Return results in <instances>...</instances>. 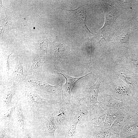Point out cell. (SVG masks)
<instances>
[{"label":"cell","mask_w":138,"mask_h":138,"mask_svg":"<svg viewBox=\"0 0 138 138\" xmlns=\"http://www.w3.org/2000/svg\"><path fill=\"white\" fill-rule=\"evenodd\" d=\"M16 94L17 99L29 106L34 119L43 107L55 103L54 101L42 98L24 83L17 85Z\"/></svg>","instance_id":"6da1fadb"},{"label":"cell","mask_w":138,"mask_h":138,"mask_svg":"<svg viewBox=\"0 0 138 138\" xmlns=\"http://www.w3.org/2000/svg\"><path fill=\"white\" fill-rule=\"evenodd\" d=\"M24 83L41 97L48 93L60 97L61 87L59 84L54 86L48 84L43 78L42 73L28 76Z\"/></svg>","instance_id":"7a4b0ae2"},{"label":"cell","mask_w":138,"mask_h":138,"mask_svg":"<svg viewBox=\"0 0 138 138\" xmlns=\"http://www.w3.org/2000/svg\"><path fill=\"white\" fill-rule=\"evenodd\" d=\"M15 62L14 70L8 76L5 85H11L13 83L18 85L24 83L28 77V73L31 65L30 62L21 59L19 55L15 57Z\"/></svg>","instance_id":"3957f363"},{"label":"cell","mask_w":138,"mask_h":138,"mask_svg":"<svg viewBox=\"0 0 138 138\" xmlns=\"http://www.w3.org/2000/svg\"><path fill=\"white\" fill-rule=\"evenodd\" d=\"M33 124L40 131L44 138H54V133L57 127L56 126L53 112L46 113L42 117L38 119H35Z\"/></svg>","instance_id":"277c9868"},{"label":"cell","mask_w":138,"mask_h":138,"mask_svg":"<svg viewBox=\"0 0 138 138\" xmlns=\"http://www.w3.org/2000/svg\"><path fill=\"white\" fill-rule=\"evenodd\" d=\"M57 70V73L63 76L66 80L65 84L61 87L62 102H64L65 103L69 105L70 103L71 91L76 82L81 78L93 73H90L78 77H72L66 74L62 68H58Z\"/></svg>","instance_id":"5b68a950"},{"label":"cell","mask_w":138,"mask_h":138,"mask_svg":"<svg viewBox=\"0 0 138 138\" xmlns=\"http://www.w3.org/2000/svg\"><path fill=\"white\" fill-rule=\"evenodd\" d=\"M0 86L1 105L4 109V111L12 107V100L14 96L16 95L17 85L13 83Z\"/></svg>","instance_id":"8992f818"},{"label":"cell","mask_w":138,"mask_h":138,"mask_svg":"<svg viewBox=\"0 0 138 138\" xmlns=\"http://www.w3.org/2000/svg\"><path fill=\"white\" fill-rule=\"evenodd\" d=\"M102 81L99 78L94 84L90 86L87 88L83 99L86 104L89 107H93L96 103H100L98 102L97 99L99 92V88Z\"/></svg>","instance_id":"52a82bcc"},{"label":"cell","mask_w":138,"mask_h":138,"mask_svg":"<svg viewBox=\"0 0 138 138\" xmlns=\"http://www.w3.org/2000/svg\"><path fill=\"white\" fill-rule=\"evenodd\" d=\"M116 74L127 84L132 91H138V75L129 70H122Z\"/></svg>","instance_id":"ba28073f"},{"label":"cell","mask_w":138,"mask_h":138,"mask_svg":"<svg viewBox=\"0 0 138 138\" xmlns=\"http://www.w3.org/2000/svg\"><path fill=\"white\" fill-rule=\"evenodd\" d=\"M48 61L44 55L40 54H33L31 64L28 73V76L41 74L43 65Z\"/></svg>","instance_id":"9c48e42d"},{"label":"cell","mask_w":138,"mask_h":138,"mask_svg":"<svg viewBox=\"0 0 138 138\" xmlns=\"http://www.w3.org/2000/svg\"><path fill=\"white\" fill-rule=\"evenodd\" d=\"M105 16V23L102 28L107 25H112L120 15L119 12L115 7L107 3L101 5Z\"/></svg>","instance_id":"30bf717a"},{"label":"cell","mask_w":138,"mask_h":138,"mask_svg":"<svg viewBox=\"0 0 138 138\" xmlns=\"http://www.w3.org/2000/svg\"><path fill=\"white\" fill-rule=\"evenodd\" d=\"M68 104L65 105H60L53 112L55 121L57 124H63L65 120L68 118L70 111V108Z\"/></svg>","instance_id":"8fae6325"},{"label":"cell","mask_w":138,"mask_h":138,"mask_svg":"<svg viewBox=\"0 0 138 138\" xmlns=\"http://www.w3.org/2000/svg\"><path fill=\"white\" fill-rule=\"evenodd\" d=\"M86 114V113L85 111H79L70 123L64 138L73 137L75 134L77 123Z\"/></svg>","instance_id":"7c38bea8"},{"label":"cell","mask_w":138,"mask_h":138,"mask_svg":"<svg viewBox=\"0 0 138 138\" xmlns=\"http://www.w3.org/2000/svg\"><path fill=\"white\" fill-rule=\"evenodd\" d=\"M130 87L122 83L118 84L115 86L114 92L116 95L120 97H133V94Z\"/></svg>","instance_id":"4fadbf2b"},{"label":"cell","mask_w":138,"mask_h":138,"mask_svg":"<svg viewBox=\"0 0 138 138\" xmlns=\"http://www.w3.org/2000/svg\"><path fill=\"white\" fill-rule=\"evenodd\" d=\"M16 103V122L18 125L21 130L26 126L22 109V103L21 102L17 99Z\"/></svg>","instance_id":"5bb4252c"},{"label":"cell","mask_w":138,"mask_h":138,"mask_svg":"<svg viewBox=\"0 0 138 138\" xmlns=\"http://www.w3.org/2000/svg\"><path fill=\"white\" fill-rule=\"evenodd\" d=\"M16 104L11 108L3 111L0 117L1 122L4 124L12 123L13 119L16 116Z\"/></svg>","instance_id":"9a60e30c"},{"label":"cell","mask_w":138,"mask_h":138,"mask_svg":"<svg viewBox=\"0 0 138 138\" xmlns=\"http://www.w3.org/2000/svg\"><path fill=\"white\" fill-rule=\"evenodd\" d=\"M130 35V33L129 32H127L122 33L119 35L117 42L119 47H124L127 49H129Z\"/></svg>","instance_id":"2e32d148"},{"label":"cell","mask_w":138,"mask_h":138,"mask_svg":"<svg viewBox=\"0 0 138 138\" xmlns=\"http://www.w3.org/2000/svg\"><path fill=\"white\" fill-rule=\"evenodd\" d=\"M103 99L105 104L112 108L118 109H121L122 108V103L113 99L108 95H106Z\"/></svg>","instance_id":"e0dca14e"},{"label":"cell","mask_w":138,"mask_h":138,"mask_svg":"<svg viewBox=\"0 0 138 138\" xmlns=\"http://www.w3.org/2000/svg\"><path fill=\"white\" fill-rule=\"evenodd\" d=\"M12 123L4 124L1 126L0 138H3L7 135L10 131Z\"/></svg>","instance_id":"ac0fdd59"},{"label":"cell","mask_w":138,"mask_h":138,"mask_svg":"<svg viewBox=\"0 0 138 138\" xmlns=\"http://www.w3.org/2000/svg\"><path fill=\"white\" fill-rule=\"evenodd\" d=\"M23 138H33L32 134L30 130L26 126L21 129Z\"/></svg>","instance_id":"d6986e66"},{"label":"cell","mask_w":138,"mask_h":138,"mask_svg":"<svg viewBox=\"0 0 138 138\" xmlns=\"http://www.w3.org/2000/svg\"><path fill=\"white\" fill-rule=\"evenodd\" d=\"M64 47L61 44L56 43L54 44L53 46V49L56 53L58 54L63 51V49L65 48H63Z\"/></svg>","instance_id":"ffe728a7"},{"label":"cell","mask_w":138,"mask_h":138,"mask_svg":"<svg viewBox=\"0 0 138 138\" xmlns=\"http://www.w3.org/2000/svg\"><path fill=\"white\" fill-rule=\"evenodd\" d=\"M128 54L129 56L128 59L131 64L135 68L138 70V58H132Z\"/></svg>","instance_id":"44dd1931"},{"label":"cell","mask_w":138,"mask_h":138,"mask_svg":"<svg viewBox=\"0 0 138 138\" xmlns=\"http://www.w3.org/2000/svg\"><path fill=\"white\" fill-rule=\"evenodd\" d=\"M133 100L136 103H138V95L133 99Z\"/></svg>","instance_id":"7402d4cb"},{"label":"cell","mask_w":138,"mask_h":138,"mask_svg":"<svg viewBox=\"0 0 138 138\" xmlns=\"http://www.w3.org/2000/svg\"><path fill=\"white\" fill-rule=\"evenodd\" d=\"M17 138V137H16V138Z\"/></svg>","instance_id":"603a6c76"},{"label":"cell","mask_w":138,"mask_h":138,"mask_svg":"<svg viewBox=\"0 0 138 138\" xmlns=\"http://www.w3.org/2000/svg\"></svg>","instance_id":"cb8c5ba5"}]
</instances>
